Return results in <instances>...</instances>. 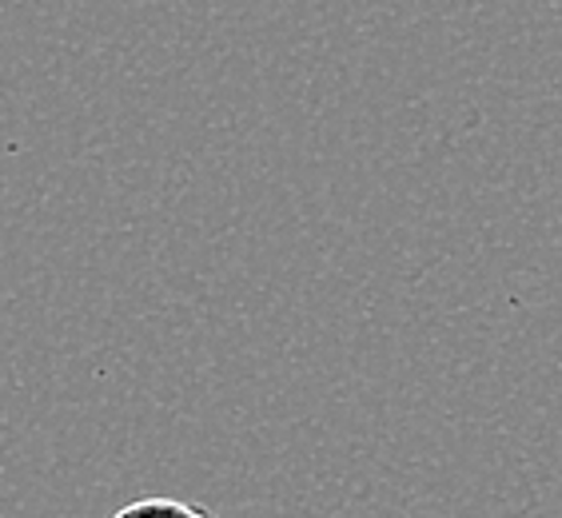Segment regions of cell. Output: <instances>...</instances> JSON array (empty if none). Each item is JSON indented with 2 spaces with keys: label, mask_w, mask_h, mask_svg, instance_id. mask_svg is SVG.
Segmentation results:
<instances>
[{
  "label": "cell",
  "mask_w": 562,
  "mask_h": 518,
  "mask_svg": "<svg viewBox=\"0 0 562 518\" xmlns=\"http://www.w3.org/2000/svg\"><path fill=\"white\" fill-rule=\"evenodd\" d=\"M112 518H220L204 503H192V498H168V495H148L136 498V503H124Z\"/></svg>",
  "instance_id": "6da1fadb"
}]
</instances>
